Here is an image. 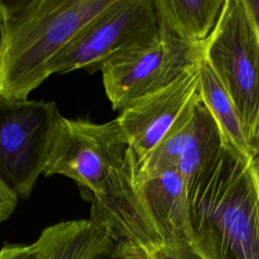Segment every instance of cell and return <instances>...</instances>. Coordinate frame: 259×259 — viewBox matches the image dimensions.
Here are the masks:
<instances>
[{"instance_id":"1","label":"cell","mask_w":259,"mask_h":259,"mask_svg":"<svg viewBox=\"0 0 259 259\" xmlns=\"http://www.w3.org/2000/svg\"><path fill=\"white\" fill-rule=\"evenodd\" d=\"M42 175L73 180L81 197L90 203L89 219L105 225L115 242L149 254L158 249L116 118L96 123L61 115Z\"/></svg>"},{"instance_id":"2","label":"cell","mask_w":259,"mask_h":259,"mask_svg":"<svg viewBox=\"0 0 259 259\" xmlns=\"http://www.w3.org/2000/svg\"><path fill=\"white\" fill-rule=\"evenodd\" d=\"M113 0H0V97L26 100L71 39Z\"/></svg>"},{"instance_id":"3","label":"cell","mask_w":259,"mask_h":259,"mask_svg":"<svg viewBox=\"0 0 259 259\" xmlns=\"http://www.w3.org/2000/svg\"><path fill=\"white\" fill-rule=\"evenodd\" d=\"M191 241L202 259H259V196L250 162L223 148L187 180Z\"/></svg>"},{"instance_id":"4","label":"cell","mask_w":259,"mask_h":259,"mask_svg":"<svg viewBox=\"0 0 259 259\" xmlns=\"http://www.w3.org/2000/svg\"><path fill=\"white\" fill-rule=\"evenodd\" d=\"M202 58L231 98L253 148L259 141V34L243 0H225L202 42Z\"/></svg>"},{"instance_id":"5","label":"cell","mask_w":259,"mask_h":259,"mask_svg":"<svg viewBox=\"0 0 259 259\" xmlns=\"http://www.w3.org/2000/svg\"><path fill=\"white\" fill-rule=\"evenodd\" d=\"M201 56L202 44L182 40L161 22L155 32L102 65L103 87L112 109L120 111L168 86L195 66Z\"/></svg>"},{"instance_id":"6","label":"cell","mask_w":259,"mask_h":259,"mask_svg":"<svg viewBox=\"0 0 259 259\" xmlns=\"http://www.w3.org/2000/svg\"><path fill=\"white\" fill-rule=\"evenodd\" d=\"M61 115L54 101L0 97V179L19 199L42 174Z\"/></svg>"},{"instance_id":"7","label":"cell","mask_w":259,"mask_h":259,"mask_svg":"<svg viewBox=\"0 0 259 259\" xmlns=\"http://www.w3.org/2000/svg\"><path fill=\"white\" fill-rule=\"evenodd\" d=\"M160 23L155 0H113L58 55L51 74L100 71L105 62L155 32Z\"/></svg>"},{"instance_id":"8","label":"cell","mask_w":259,"mask_h":259,"mask_svg":"<svg viewBox=\"0 0 259 259\" xmlns=\"http://www.w3.org/2000/svg\"><path fill=\"white\" fill-rule=\"evenodd\" d=\"M198 62L168 86L120 110L116 120L127 142L135 173L174 126L200 101Z\"/></svg>"},{"instance_id":"9","label":"cell","mask_w":259,"mask_h":259,"mask_svg":"<svg viewBox=\"0 0 259 259\" xmlns=\"http://www.w3.org/2000/svg\"><path fill=\"white\" fill-rule=\"evenodd\" d=\"M223 148L218 126L207 108L199 101L138 167L135 183L170 168L176 169L188 180Z\"/></svg>"},{"instance_id":"10","label":"cell","mask_w":259,"mask_h":259,"mask_svg":"<svg viewBox=\"0 0 259 259\" xmlns=\"http://www.w3.org/2000/svg\"><path fill=\"white\" fill-rule=\"evenodd\" d=\"M158 249L190 244L191 227L187 180L176 169H164L135 183Z\"/></svg>"},{"instance_id":"11","label":"cell","mask_w":259,"mask_h":259,"mask_svg":"<svg viewBox=\"0 0 259 259\" xmlns=\"http://www.w3.org/2000/svg\"><path fill=\"white\" fill-rule=\"evenodd\" d=\"M114 242L109 229L91 219L53 224L34 241L37 259H94Z\"/></svg>"},{"instance_id":"12","label":"cell","mask_w":259,"mask_h":259,"mask_svg":"<svg viewBox=\"0 0 259 259\" xmlns=\"http://www.w3.org/2000/svg\"><path fill=\"white\" fill-rule=\"evenodd\" d=\"M197 68L200 101L207 108L219 128L224 148L250 162L255 151L245 136L231 98L202 56Z\"/></svg>"},{"instance_id":"13","label":"cell","mask_w":259,"mask_h":259,"mask_svg":"<svg viewBox=\"0 0 259 259\" xmlns=\"http://www.w3.org/2000/svg\"><path fill=\"white\" fill-rule=\"evenodd\" d=\"M161 22L176 36L202 44L213 30L225 0H155Z\"/></svg>"},{"instance_id":"14","label":"cell","mask_w":259,"mask_h":259,"mask_svg":"<svg viewBox=\"0 0 259 259\" xmlns=\"http://www.w3.org/2000/svg\"><path fill=\"white\" fill-rule=\"evenodd\" d=\"M150 259H202L190 244L169 245L150 253Z\"/></svg>"},{"instance_id":"15","label":"cell","mask_w":259,"mask_h":259,"mask_svg":"<svg viewBox=\"0 0 259 259\" xmlns=\"http://www.w3.org/2000/svg\"><path fill=\"white\" fill-rule=\"evenodd\" d=\"M0 259H37L35 243L5 244L0 248Z\"/></svg>"},{"instance_id":"16","label":"cell","mask_w":259,"mask_h":259,"mask_svg":"<svg viewBox=\"0 0 259 259\" xmlns=\"http://www.w3.org/2000/svg\"><path fill=\"white\" fill-rule=\"evenodd\" d=\"M16 194L0 179V224L7 221L18 204Z\"/></svg>"},{"instance_id":"17","label":"cell","mask_w":259,"mask_h":259,"mask_svg":"<svg viewBox=\"0 0 259 259\" xmlns=\"http://www.w3.org/2000/svg\"><path fill=\"white\" fill-rule=\"evenodd\" d=\"M124 244L114 242L110 247L100 252L94 259H123Z\"/></svg>"},{"instance_id":"18","label":"cell","mask_w":259,"mask_h":259,"mask_svg":"<svg viewBox=\"0 0 259 259\" xmlns=\"http://www.w3.org/2000/svg\"><path fill=\"white\" fill-rule=\"evenodd\" d=\"M250 19L259 34V0H243Z\"/></svg>"},{"instance_id":"19","label":"cell","mask_w":259,"mask_h":259,"mask_svg":"<svg viewBox=\"0 0 259 259\" xmlns=\"http://www.w3.org/2000/svg\"><path fill=\"white\" fill-rule=\"evenodd\" d=\"M123 259H150V254L143 249L124 245Z\"/></svg>"},{"instance_id":"20","label":"cell","mask_w":259,"mask_h":259,"mask_svg":"<svg viewBox=\"0 0 259 259\" xmlns=\"http://www.w3.org/2000/svg\"><path fill=\"white\" fill-rule=\"evenodd\" d=\"M250 167L253 174V178L255 181V185L258 191L259 196V150H257L253 156V158L250 161Z\"/></svg>"},{"instance_id":"21","label":"cell","mask_w":259,"mask_h":259,"mask_svg":"<svg viewBox=\"0 0 259 259\" xmlns=\"http://www.w3.org/2000/svg\"><path fill=\"white\" fill-rule=\"evenodd\" d=\"M253 148H254L255 152H256L257 150H259V141H258V142H257V143L254 145V147H253Z\"/></svg>"}]
</instances>
